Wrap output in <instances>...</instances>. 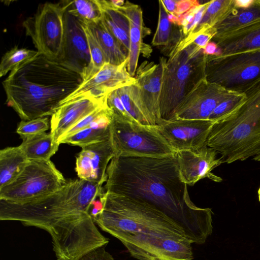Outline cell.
<instances>
[{
    "label": "cell",
    "instance_id": "6da1fadb",
    "mask_svg": "<svg viewBox=\"0 0 260 260\" xmlns=\"http://www.w3.org/2000/svg\"><path fill=\"white\" fill-rule=\"evenodd\" d=\"M106 192L145 202L184 231L191 243L211 235L212 211L196 206L181 178L176 154L167 157L114 156L107 169Z\"/></svg>",
    "mask_w": 260,
    "mask_h": 260
},
{
    "label": "cell",
    "instance_id": "7a4b0ae2",
    "mask_svg": "<svg viewBox=\"0 0 260 260\" xmlns=\"http://www.w3.org/2000/svg\"><path fill=\"white\" fill-rule=\"evenodd\" d=\"M105 192L102 184L70 180L59 189L29 201L0 200V220L43 229L51 236L56 255H75L104 238L90 211L93 202Z\"/></svg>",
    "mask_w": 260,
    "mask_h": 260
},
{
    "label": "cell",
    "instance_id": "3957f363",
    "mask_svg": "<svg viewBox=\"0 0 260 260\" xmlns=\"http://www.w3.org/2000/svg\"><path fill=\"white\" fill-rule=\"evenodd\" d=\"M83 82L78 73L39 54L11 71L3 85L7 105L26 121L51 116Z\"/></svg>",
    "mask_w": 260,
    "mask_h": 260
},
{
    "label": "cell",
    "instance_id": "277c9868",
    "mask_svg": "<svg viewBox=\"0 0 260 260\" xmlns=\"http://www.w3.org/2000/svg\"><path fill=\"white\" fill-rule=\"evenodd\" d=\"M240 92L244 93L245 98L213 124L206 141L222 163L248 158L260 161V76Z\"/></svg>",
    "mask_w": 260,
    "mask_h": 260
},
{
    "label": "cell",
    "instance_id": "5b68a950",
    "mask_svg": "<svg viewBox=\"0 0 260 260\" xmlns=\"http://www.w3.org/2000/svg\"><path fill=\"white\" fill-rule=\"evenodd\" d=\"M100 198L103 208L93 220L121 242L139 235L185 237L176 222L145 202L106 191Z\"/></svg>",
    "mask_w": 260,
    "mask_h": 260
},
{
    "label": "cell",
    "instance_id": "8992f818",
    "mask_svg": "<svg viewBox=\"0 0 260 260\" xmlns=\"http://www.w3.org/2000/svg\"><path fill=\"white\" fill-rule=\"evenodd\" d=\"M162 80L160 117L162 121L174 119L175 111L183 98L206 78L207 55L193 43H178L169 55Z\"/></svg>",
    "mask_w": 260,
    "mask_h": 260
},
{
    "label": "cell",
    "instance_id": "52a82bcc",
    "mask_svg": "<svg viewBox=\"0 0 260 260\" xmlns=\"http://www.w3.org/2000/svg\"><path fill=\"white\" fill-rule=\"evenodd\" d=\"M110 140L115 156L167 157L177 151L156 125L127 120L113 113Z\"/></svg>",
    "mask_w": 260,
    "mask_h": 260
},
{
    "label": "cell",
    "instance_id": "ba28073f",
    "mask_svg": "<svg viewBox=\"0 0 260 260\" xmlns=\"http://www.w3.org/2000/svg\"><path fill=\"white\" fill-rule=\"evenodd\" d=\"M67 181L50 160H29L10 183L0 188V200L23 203L50 193Z\"/></svg>",
    "mask_w": 260,
    "mask_h": 260
},
{
    "label": "cell",
    "instance_id": "9c48e42d",
    "mask_svg": "<svg viewBox=\"0 0 260 260\" xmlns=\"http://www.w3.org/2000/svg\"><path fill=\"white\" fill-rule=\"evenodd\" d=\"M71 1L57 4L46 3L37 13L23 22L26 34L30 37L40 54L57 60L62 48L63 17Z\"/></svg>",
    "mask_w": 260,
    "mask_h": 260
},
{
    "label": "cell",
    "instance_id": "30bf717a",
    "mask_svg": "<svg viewBox=\"0 0 260 260\" xmlns=\"http://www.w3.org/2000/svg\"><path fill=\"white\" fill-rule=\"evenodd\" d=\"M260 76V49L225 56L207 55L206 77L212 83L240 91Z\"/></svg>",
    "mask_w": 260,
    "mask_h": 260
},
{
    "label": "cell",
    "instance_id": "8fae6325",
    "mask_svg": "<svg viewBox=\"0 0 260 260\" xmlns=\"http://www.w3.org/2000/svg\"><path fill=\"white\" fill-rule=\"evenodd\" d=\"M122 243L138 260H192L191 242L180 235H139Z\"/></svg>",
    "mask_w": 260,
    "mask_h": 260
},
{
    "label": "cell",
    "instance_id": "7c38bea8",
    "mask_svg": "<svg viewBox=\"0 0 260 260\" xmlns=\"http://www.w3.org/2000/svg\"><path fill=\"white\" fill-rule=\"evenodd\" d=\"M239 92L210 82L206 77L183 98L175 111L174 119L208 120L220 102Z\"/></svg>",
    "mask_w": 260,
    "mask_h": 260
},
{
    "label": "cell",
    "instance_id": "4fadbf2b",
    "mask_svg": "<svg viewBox=\"0 0 260 260\" xmlns=\"http://www.w3.org/2000/svg\"><path fill=\"white\" fill-rule=\"evenodd\" d=\"M63 24L62 46L57 61L83 78L91 62L86 35L80 20L67 10L64 14Z\"/></svg>",
    "mask_w": 260,
    "mask_h": 260
},
{
    "label": "cell",
    "instance_id": "5bb4252c",
    "mask_svg": "<svg viewBox=\"0 0 260 260\" xmlns=\"http://www.w3.org/2000/svg\"><path fill=\"white\" fill-rule=\"evenodd\" d=\"M215 122L210 120L175 119L162 121L157 128L177 152L198 150L206 145L210 129Z\"/></svg>",
    "mask_w": 260,
    "mask_h": 260
},
{
    "label": "cell",
    "instance_id": "9a60e30c",
    "mask_svg": "<svg viewBox=\"0 0 260 260\" xmlns=\"http://www.w3.org/2000/svg\"><path fill=\"white\" fill-rule=\"evenodd\" d=\"M127 63V59L119 66L106 62L97 74L83 82L58 107L82 98L104 97L119 88L135 83V77L129 74Z\"/></svg>",
    "mask_w": 260,
    "mask_h": 260
},
{
    "label": "cell",
    "instance_id": "2e32d148",
    "mask_svg": "<svg viewBox=\"0 0 260 260\" xmlns=\"http://www.w3.org/2000/svg\"><path fill=\"white\" fill-rule=\"evenodd\" d=\"M167 60L166 57H161L158 63L144 61L137 68L134 77L153 125H159L161 121L160 99Z\"/></svg>",
    "mask_w": 260,
    "mask_h": 260
},
{
    "label": "cell",
    "instance_id": "e0dca14e",
    "mask_svg": "<svg viewBox=\"0 0 260 260\" xmlns=\"http://www.w3.org/2000/svg\"><path fill=\"white\" fill-rule=\"evenodd\" d=\"M181 178L187 185L193 186L201 179L208 178L215 182L222 179L212 171L222 164L212 148L206 145L197 150H182L176 154Z\"/></svg>",
    "mask_w": 260,
    "mask_h": 260
},
{
    "label": "cell",
    "instance_id": "ac0fdd59",
    "mask_svg": "<svg viewBox=\"0 0 260 260\" xmlns=\"http://www.w3.org/2000/svg\"><path fill=\"white\" fill-rule=\"evenodd\" d=\"M82 148L76 156L75 170L79 179L102 185L107 179V169L114 151L108 140Z\"/></svg>",
    "mask_w": 260,
    "mask_h": 260
},
{
    "label": "cell",
    "instance_id": "d6986e66",
    "mask_svg": "<svg viewBox=\"0 0 260 260\" xmlns=\"http://www.w3.org/2000/svg\"><path fill=\"white\" fill-rule=\"evenodd\" d=\"M107 95L85 97L60 106L51 115L50 133L59 144L62 136L84 117L107 104Z\"/></svg>",
    "mask_w": 260,
    "mask_h": 260
},
{
    "label": "cell",
    "instance_id": "ffe728a7",
    "mask_svg": "<svg viewBox=\"0 0 260 260\" xmlns=\"http://www.w3.org/2000/svg\"><path fill=\"white\" fill-rule=\"evenodd\" d=\"M221 51L220 56L260 49V20L211 40Z\"/></svg>",
    "mask_w": 260,
    "mask_h": 260
},
{
    "label": "cell",
    "instance_id": "44dd1931",
    "mask_svg": "<svg viewBox=\"0 0 260 260\" xmlns=\"http://www.w3.org/2000/svg\"><path fill=\"white\" fill-rule=\"evenodd\" d=\"M126 17L129 22V49L127 58V69L130 75H135L141 49L145 44L142 38L150 34V30L144 25L143 13L137 5L126 2L118 8Z\"/></svg>",
    "mask_w": 260,
    "mask_h": 260
},
{
    "label": "cell",
    "instance_id": "7402d4cb",
    "mask_svg": "<svg viewBox=\"0 0 260 260\" xmlns=\"http://www.w3.org/2000/svg\"><path fill=\"white\" fill-rule=\"evenodd\" d=\"M84 22L95 37L106 63L119 66L127 59L128 51L110 32L102 19L95 22Z\"/></svg>",
    "mask_w": 260,
    "mask_h": 260
},
{
    "label": "cell",
    "instance_id": "603a6c76",
    "mask_svg": "<svg viewBox=\"0 0 260 260\" xmlns=\"http://www.w3.org/2000/svg\"><path fill=\"white\" fill-rule=\"evenodd\" d=\"M159 3L158 23L156 31L152 40L155 46H162L165 54L168 56L176 45L183 38L181 27L172 23L168 19V13L160 1Z\"/></svg>",
    "mask_w": 260,
    "mask_h": 260
},
{
    "label": "cell",
    "instance_id": "cb8c5ba5",
    "mask_svg": "<svg viewBox=\"0 0 260 260\" xmlns=\"http://www.w3.org/2000/svg\"><path fill=\"white\" fill-rule=\"evenodd\" d=\"M28 160L19 145L0 151V188L10 183L23 170Z\"/></svg>",
    "mask_w": 260,
    "mask_h": 260
},
{
    "label": "cell",
    "instance_id": "d4e9b609",
    "mask_svg": "<svg viewBox=\"0 0 260 260\" xmlns=\"http://www.w3.org/2000/svg\"><path fill=\"white\" fill-rule=\"evenodd\" d=\"M102 11V20L110 32L129 52V22L125 15L107 1L97 0Z\"/></svg>",
    "mask_w": 260,
    "mask_h": 260
},
{
    "label": "cell",
    "instance_id": "484cf974",
    "mask_svg": "<svg viewBox=\"0 0 260 260\" xmlns=\"http://www.w3.org/2000/svg\"><path fill=\"white\" fill-rule=\"evenodd\" d=\"M19 145L28 160H48L58 149L60 144L50 133H43L22 140Z\"/></svg>",
    "mask_w": 260,
    "mask_h": 260
},
{
    "label": "cell",
    "instance_id": "4316f807",
    "mask_svg": "<svg viewBox=\"0 0 260 260\" xmlns=\"http://www.w3.org/2000/svg\"><path fill=\"white\" fill-rule=\"evenodd\" d=\"M117 91L126 111L135 121L142 125H153L136 82L117 89Z\"/></svg>",
    "mask_w": 260,
    "mask_h": 260
},
{
    "label": "cell",
    "instance_id": "83f0119b",
    "mask_svg": "<svg viewBox=\"0 0 260 260\" xmlns=\"http://www.w3.org/2000/svg\"><path fill=\"white\" fill-rule=\"evenodd\" d=\"M259 20L260 0H254L253 4L246 9L234 7L228 16L213 27L216 31L214 37L219 36Z\"/></svg>",
    "mask_w": 260,
    "mask_h": 260
},
{
    "label": "cell",
    "instance_id": "f1b7e54d",
    "mask_svg": "<svg viewBox=\"0 0 260 260\" xmlns=\"http://www.w3.org/2000/svg\"><path fill=\"white\" fill-rule=\"evenodd\" d=\"M233 2L234 0L210 1L202 20L194 30L203 27H213L223 20L233 11Z\"/></svg>",
    "mask_w": 260,
    "mask_h": 260
},
{
    "label": "cell",
    "instance_id": "f546056e",
    "mask_svg": "<svg viewBox=\"0 0 260 260\" xmlns=\"http://www.w3.org/2000/svg\"><path fill=\"white\" fill-rule=\"evenodd\" d=\"M110 127L95 128L87 127L63 139L60 144H68L81 148L110 139Z\"/></svg>",
    "mask_w": 260,
    "mask_h": 260
},
{
    "label": "cell",
    "instance_id": "4dcf8cb0",
    "mask_svg": "<svg viewBox=\"0 0 260 260\" xmlns=\"http://www.w3.org/2000/svg\"><path fill=\"white\" fill-rule=\"evenodd\" d=\"M67 11L86 22H95L102 18V11L97 0L71 1Z\"/></svg>",
    "mask_w": 260,
    "mask_h": 260
},
{
    "label": "cell",
    "instance_id": "1f68e13d",
    "mask_svg": "<svg viewBox=\"0 0 260 260\" xmlns=\"http://www.w3.org/2000/svg\"><path fill=\"white\" fill-rule=\"evenodd\" d=\"M40 53L38 51L15 46L2 57L0 63V77L6 75L22 64L36 57Z\"/></svg>",
    "mask_w": 260,
    "mask_h": 260
},
{
    "label": "cell",
    "instance_id": "d6a6232c",
    "mask_svg": "<svg viewBox=\"0 0 260 260\" xmlns=\"http://www.w3.org/2000/svg\"><path fill=\"white\" fill-rule=\"evenodd\" d=\"M80 20L86 35L91 55L90 66L83 78L84 82L97 74L106 63V61L103 51L92 32L83 20Z\"/></svg>",
    "mask_w": 260,
    "mask_h": 260
},
{
    "label": "cell",
    "instance_id": "836d02e7",
    "mask_svg": "<svg viewBox=\"0 0 260 260\" xmlns=\"http://www.w3.org/2000/svg\"><path fill=\"white\" fill-rule=\"evenodd\" d=\"M49 128L47 117H40L30 120H22L17 126L16 133L23 140L27 137L45 133Z\"/></svg>",
    "mask_w": 260,
    "mask_h": 260
},
{
    "label": "cell",
    "instance_id": "e575fe53",
    "mask_svg": "<svg viewBox=\"0 0 260 260\" xmlns=\"http://www.w3.org/2000/svg\"><path fill=\"white\" fill-rule=\"evenodd\" d=\"M243 92H239L235 95L228 98L220 102L214 110L209 118L214 122L229 114L234 110L245 98Z\"/></svg>",
    "mask_w": 260,
    "mask_h": 260
},
{
    "label": "cell",
    "instance_id": "d590c367",
    "mask_svg": "<svg viewBox=\"0 0 260 260\" xmlns=\"http://www.w3.org/2000/svg\"><path fill=\"white\" fill-rule=\"evenodd\" d=\"M107 103L114 114L127 120L136 122L126 111L117 90L110 92L107 95Z\"/></svg>",
    "mask_w": 260,
    "mask_h": 260
},
{
    "label": "cell",
    "instance_id": "8d00e7d4",
    "mask_svg": "<svg viewBox=\"0 0 260 260\" xmlns=\"http://www.w3.org/2000/svg\"><path fill=\"white\" fill-rule=\"evenodd\" d=\"M107 106V103L96 109L82 118L62 136L59 141V144H60V141L63 139L69 137L71 135L78 132V131L87 127L90 125V124L100 115L104 108Z\"/></svg>",
    "mask_w": 260,
    "mask_h": 260
},
{
    "label": "cell",
    "instance_id": "74e56055",
    "mask_svg": "<svg viewBox=\"0 0 260 260\" xmlns=\"http://www.w3.org/2000/svg\"><path fill=\"white\" fill-rule=\"evenodd\" d=\"M105 246L98 248L84 255L79 260H115L105 250Z\"/></svg>",
    "mask_w": 260,
    "mask_h": 260
},
{
    "label": "cell",
    "instance_id": "f35d334b",
    "mask_svg": "<svg viewBox=\"0 0 260 260\" xmlns=\"http://www.w3.org/2000/svg\"><path fill=\"white\" fill-rule=\"evenodd\" d=\"M200 4L196 0H179L177 1V8L175 15L178 16H181L189 11L193 7Z\"/></svg>",
    "mask_w": 260,
    "mask_h": 260
},
{
    "label": "cell",
    "instance_id": "ab89813d",
    "mask_svg": "<svg viewBox=\"0 0 260 260\" xmlns=\"http://www.w3.org/2000/svg\"><path fill=\"white\" fill-rule=\"evenodd\" d=\"M178 0H166L161 1V3L168 13L175 14Z\"/></svg>",
    "mask_w": 260,
    "mask_h": 260
},
{
    "label": "cell",
    "instance_id": "60d3db41",
    "mask_svg": "<svg viewBox=\"0 0 260 260\" xmlns=\"http://www.w3.org/2000/svg\"><path fill=\"white\" fill-rule=\"evenodd\" d=\"M254 0H234L235 7L239 9H246L250 7L254 3Z\"/></svg>",
    "mask_w": 260,
    "mask_h": 260
},
{
    "label": "cell",
    "instance_id": "b9f144b4",
    "mask_svg": "<svg viewBox=\"0 0 260 260\" xmlns=\"http://www.w3.org/2000/svg\"><path fill=\"white\" fill-rule=\"evenodd\" d=\"M217 47V45L215 42L210 41L203 49L204 53L208 56L214 55Z\"/></svg>",
    "mask_w": 260,
    "mask_h": 260
},
{
    "label": "cell",
    "instance_id": "7bdbcfd3",
    "mask_svg": "<svg viewBox=\"0 0 260 260\" xmlns=\"http://www.w3.org/2000/svg\"><path fill=\"white\" fill-rule=\"evenodd\" d=\"M108 3L113 7L120 8L122 7L125 3L124 1L117 0V1H107Z\"/></svg>",
    "mask_w": 260,
    "mask_h": 260
},
{
    "label": "cell",
    "instance_id": "ee69618b",
    "mask_svg": "<svg viewBox=\"0 0 260 260\" xmlns=\"http://www.w3.org/2000/svg\"><path fill=\"white\" fill-rule=\"evenodd\" d=\"M258 200H259V201L260 202V187L258 190Z\"/></svg>",
    "mask_w": 260,
    "mask_h": 260
}]
</instances>
